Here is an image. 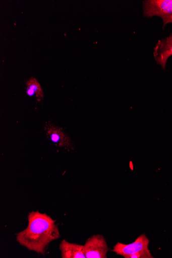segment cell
Listing matches in <instances>:
<instances>
[{
	"instance_id": "3",
	"label": "cell",
	"mask_w": 172,
	"mask_h": 258,
	"mask_svg": "<svg viewBox=\"0 0 172 258\" xmlns=\"http://www.w3.org/2000/svg\"><path fill=\"white\" fill-rule=\"evenodd\" d=\"M84 246L86 258H107L109 248L103 236L96 234L89 238Z\"/></svg>"
},
{
	"instance_id": "7",
	"label": "cell",
	"mask_w": 172,
	"mask_h": 258,
	"mask_svg": "<svg viewBox=\"0 0 172 258\" xmlns=\"http://www.w3.org/2000/svg\"><path fill=\"white\" fill-rule=\"evenodd\" d=\"M60 249L63 258H86L84 245L64 240L60 245Z\"/></svg>"
},
{
	"instance_id": "5",
	"label": "cell",
	"mask_w": 172,
	"mask_h": 258,
	"mask_svg": "<svg viewBox=\"0 0 172 258\" xmlns=\"http://www.w3.org/2000/svg\"><path fill=\"white\" fill-rule=\"evenodd\" d=\"M153 54L157 63L165 69L168 58L172 56V33L168 37L158 40Z\"/></svg>"
},
{
	"instance_id": "1",
	"label": "cell",
	"mask_w": 172,
	"mask_h": 258,
	"mask_svg": "<svg viewBox=\"0 0 172 258\" xmlns=\"http://www.w3.org/2000/svg\"><path fill=\"white\" fill-rule=\"evenodd\" d=\"M28 226L16 234L17 241L30 251L44 255L50 243L61 238L58 225L50 216L39 212L28 216Z\"/></svg>"
},
{
	"instance_id": "6",
	"label": "cell",
	"mask_w": 172,
	"mask_h": 258,
	"mask_svg": "<svg viewBox=\"0 0 172 258\" xmlns=\"http://www.w3.org/2000/svg\"><path fill=\"white\" fill-rule=\"evenodd\" d=\"M45 129L48 137L56 146L66 150H69L71 148L72 144L71 140L62 129L50 124H47Z\"/></svg>"
},
{
	"instance_id": "8",
	"label": "cell",
	"mask_w": 172,
	"mask_h": 258,
	"mask_svg": "<svg viewBox=\"0 0 172 258\" xmlns=\"http://www.w3.org/2000/svg\"><path fill=\"white\" fill-rule=\"evenodd\" d=\"M27 93L29 96H35L38 100L43 99V90L36 79L34 77L30 78L27 82Z\"/></svg>"
},
{
	"instance_id": "4",
	"label": "cell",
	"mask_w": 172,
	"mask_h": 258,
	"mask_svg": "<svg viewBox=\"0 0 172 258\" xmlns=\"http://www.w3.org/2000/svg\"><path fill=\"white\" fill-rule=\"evenodd\" d=\"M150 240L145 233L141 234L135 242L131 244H125L118 242L111 250L117 254L122 255L125 258L142 250L149 248Z\"/></svg>"
},
{
	"instance_id": "2",
	"label": "cell",
	"mask_w": 172,
	"mask_h": 258,
	"mask_svg": "<svg viewBox=\"0 0 172 258\" xmlns=\"http://www.w3.org/2000/svg\"><path fill=\"white\" fill-rule=\"evenodd\" d=\"M143 16L150 18L158 16L163 20V29L172 23V0H146L143 2Z\"/></svg>"
},
{
	"instance_id": "9",
	"label": "cell",
	"mask_w": 172,
	"mask_h": 258,
	"mask_svg": "<svg viewBox=\"0 0 172 258\" xmlns=\"http://www.w3.org/2000/svg\"><path fill=\"white\" fill-rule=\"evenodd\" d=\"M149 248L142 250L136 253L131 254L127 258H153Z\"/></svg>"
}]
</instances>
